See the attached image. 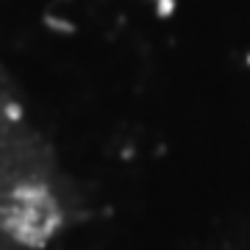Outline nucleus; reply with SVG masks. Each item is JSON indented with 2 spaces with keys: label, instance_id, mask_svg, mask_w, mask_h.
Returning <instances> with one entry per match:
<instances>
[{
  "label": "nucleus",
  "instance_id": "1",
  "mask_svg": "<svg viewBox=\"0 0 250 250\" xmlns=\"http://www.w3.org/2000/svg\"><path fill=\"white\" fill-rule=\"evenodd\" d=\"M67 187L22 108L0 89V250H39L64 228Z\"/></svg>",
  "mask_w": 250,
  "mask_h": 250
}]
</instances>
